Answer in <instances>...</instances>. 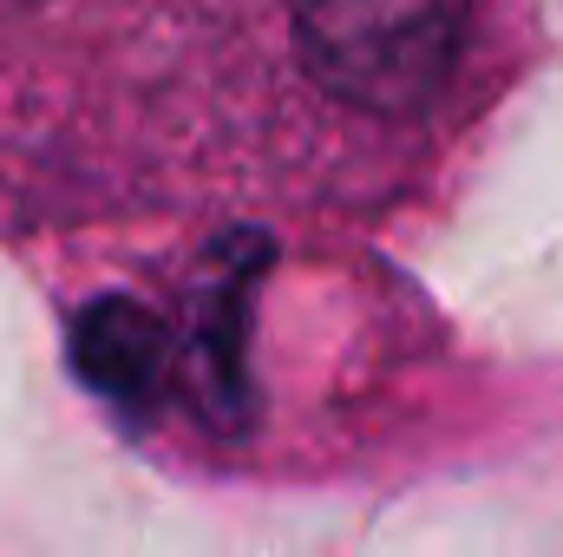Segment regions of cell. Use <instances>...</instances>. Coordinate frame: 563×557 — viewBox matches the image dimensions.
I'll return each instance as SVG.
<instances>
[{
  "instance_id": "cell-1",
  "label": "cell",
  "mask_w": 563,
  "mask_h": 557,
  "mask_svg": "<svg viewBox=\"0 0 563 557\" xmlns=\"http://www.w3.org/2000/svg\"><path fill=\"white\" fill-rule=\"evenodd\" d=\"M472 0H295L308 73L380 119H407L439 99L459 66Z\"/></svg>"
},
{
  "instance_id": "cell-2",
  "label": "cell",
  "mask_w": 563,
  "mask_h": 557,
  "mask_svg": "<svg viewBox=\"0 0 563 557\" xmlns=\"http://www.w3.org/2000/svg\"><path fill=\"white\" fill-rule=\"evenodd\" d=\"M73 361H79V374H86L106 401L144 407V401L157 394L164 348H157V328H151L144 308H132V302H99V308H86L79 328H73Z\"/></svg>"
}]
</instances>
